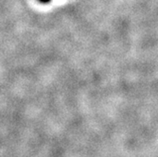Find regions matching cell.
Instances as JSON below:
<instances>
[{
    "label": "cell",
    "mask_w": 158,
    "mask_h": 157,
    "mask_svg": "<svg viewBox=\"0 0 158 157\" xmlns=\"http://www.w3.org/2000/svg\"><path fill=\"white\" fill-rule=\"evenodd\" d=\"M39 2H41V3H43V4H47V3H49V2H51L52 0H38Z\"/></svg>",
    "instance_id": "cell-1"
}]
</instances>
